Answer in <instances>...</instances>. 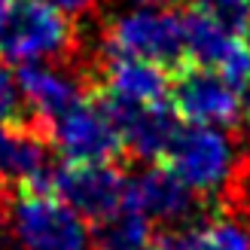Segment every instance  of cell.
I'll use <instances>...</instances> for the list:
<instances>
[{"label":"cell","instance_id":"277c9868","mask_svg":"<svg viewBox=\"0 0 250 250\" xmlns=\"http://www.w3.org/2000/svg\"><path fill=\"white\" fill-rule=\"evenodd\" d=\"M107 55H128L149 64L165 67L168 73L177 70L186 58L183 21L180 12L171 9H134L119 16L104 34Z\"/></svg>","mask_w":250,"mask_h":250},{"label":"cell","instance_id":"30bf717a","mask_svg":"<svg viewBox=\"0 0 250 250\" xmlns=\"http://www.w3.org/2000/svg\"><path fill=\"white\" fill-rule=\"evenodd\" d=\"M125 205L149 223H180L195 210V192L162 162L137 171L125 189Z\"/></svg>","mask_w":250,"mask_h":250},{"label":"cell","instance_id":"5b68a950","mask_svg":"<svg viewBox=\"0 0 250 250\" xmlns=\"http://www.w3.org/2000/svg\"><path fill=\"white\" fill-rule=\"evenodd\" d=\"M70 46V16L58 12L46 0H9L0 34V55L6 61L31 64L37 58H58L67 55Z\"/></svg>","mask_w":250,"mask_h":250},{"label":"cell","instance_id":"9c48e42d","mask_svg":"<svg viewBox=\"0 0 250 250\" xmlns=\"http://www.w3.org/2000/svg\"><path fill=\"white\" fill-rule=\"evenodd\" d=\"M52 149L49 125L28 113L19 122H0V186L49 180L46 153Z\"/></svg>","mask_w":250,"mask_h":250},{"label":"cell","instance_id":"ba28073f","mask_svg":"<svg viewBox=\"0 0 250 250\" xmlns=\"http://www.w3.org/2000/svg\"><path fill=\"white\" fill-rule=\"evenodd\" d=\"M92 92L101 95V101L107 104L110 116L116 119L125 149L137 159H149V162H162L168 153V146L174 144V137L180 131V116L171 110L168 101L159 104H131V101H119V98L107 95L101 89L89 85Z\"/></svg>","mask_w":250,"mask_h":250},{"label":"cell","instance_id":"e0dca14e","mask_svg":"<svg viewBox=\"0 0 250 250\" xmlns=\"http://www.w3.org/2000/svg\"><path fill=\"white\" fill-rule=\"evenodd\" d=\"M141 3H165V0H141Z\"/></svg>","mask_w":250,"mask_h":250},{"label":"cell","instance_id":"5bb4252c","mask_svg":"<svg viewBox=\"0 0 250 250\" xmlns=\"http://www.w3.org/2000/svg\"><path fill=\"white\" fill-rule=\"evenodd\" d=\"M19 119H28V116L21 113L16 73L0 61V122H19Z\"/></svg>","mask_w":250,"mask_h":250},{"label":"cell","instance_id":"7c38bea8","mask_svg":"<svg viewBox=\"0 0 250 250\" xmlns=\"http://www.w3.org/2000/svg\"><path fill=\"white\" fill-rule=\"evenodd\" d=\"M16 83H19L24 104L31 107V116L46 122L49 128H52V122L58 116H64L85 95V89H80L70 77H64V73H58L46 64H37V61L21 64L16 70Z\"/></svg>","mask_w":250,"mask_h":250},{"label":"cell","instance_id":"52a82bcc","mask_svg":"<svg viewBox=\"0 0 250 250\" xmlns=\"http://www.w3.org/2000/svg\"><path fill=\"white\" fill-rule=\"evenodd\" d=\"M49 186L58 198L77 210L85 223L101 226L125 205L128 177L122 165H92V162H64L49 174Z\"/></svg>","mask_w":250,"mask_h":250},{"label":"cell","instance_id":"9a60e30c","mask_svg":"<svg viewBox=\"0 0 250 250\" xmlns=\"http://www.w3.org/2000/svg\"><path fill=\"white\" fill-rule=\"evenodd\" d=\"M46 3H52L58 12H64V16H80V12H89V6L95 0H46Z\"/></svg>","mask_w":250,"mask_h":250},{"label":"cell","instance_id":"7a4b0ae2","mask_svg":"<svg viewBox=\"0 0 250 250\" xmlns=\"http://www.w3.org/2000/svg\"><path fill=\"white\" fill-rule=\"evenodd\" d=\"M168 104L183 122L205 125V128H232L244 122V98L241 89L195 61H183L171 70L168 83Z\"/></svg>","mask_w":250,"mask_h":250},{"label":"cell","instance_id":"2e32d148","mask_svg":"<svg viewBox=\"0 0 250 250\" xmlns=\"http://www.w3.org/2000/svg\"><path fill=\"white\" fill-rule=\"evenodd\" d=\"M241 98H244V122L250 125V85H247V89L241 92Z\"/></svg>","mask_w":250,"mask_h":250},{"label":"cell","instance_id":"4fadbf2b","mask_svg":"<svg viewBox=\"0 0 250 250\" xmlns=\"http://www.w3.org/2000/svg\"><path fill=\"white\" fill-rule=\"evenodd\" d=\"M149 229H153V223L144 214L122 205L113 217L98 226L95 244H98V250H141L149 244Z\"/></svg>","mask_w":250,"mask_h":250},{"label":"cell","instance_id":"8fae6325","mask_svg":"<svg viewBox=\"0 0 250 250\" xmlns=\"http://www.w3.org/2000/svg\"><path fill=\"white\" fill-rule=\"evenodd\" d=\"M168 83H171L168 70L159 64L128 58V55H107L101 67V80H95L92 85L119 98V101L159 104V101H168Z\"/></svg>","mask_w":250,"mask_h":250},{"label":"cell","instance_id":"6da1fadb","mask_svg":"<svg viewBox=\"0 0 250 250\" xmlns=\"http://www.w3.org/2000/svg\"><path fill=\"white\" fill-rule=\"evenodd\" d=\"M12 232L21 250H89L92 232L64 198L52 192L49 180L16 186L9 202Z\"/></svg>","mask_w":250,"mask_h":250},{"label":"cell","instance_id":"8992f818","mask_svg":"<svg viewBox=\"0 0 250 250\" xmlns=\"http://www.w3.org/2000/svg\"><path fill=\"white\" fill-rule=\"evenodd\" d=\"M162 165H168L195 195H220L235 180V149L220 128H180Z\"/></svg>","mask_w":250,"mask_h":250},{"label":"cell","instance_id":"3957f363","mask_svg":"<svg viewBox=\"0 0 250 250\" xmlns=\"http://www.w3.org/2000/svg\"><path fill=\"white\" fill-rule=\"evenodd\" d=\"M52 146L67 162H92V165H119L128 153L116 119L110 116L101 95L85 85V95L64 116L52 122Z\"/></svg>","mask_w":250,"mask_h":250}]
</instances>
